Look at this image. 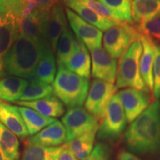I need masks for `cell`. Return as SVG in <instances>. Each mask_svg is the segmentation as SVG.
Masks as SVG:
<instances>
[{
    "instance_id": "cell-1",
    "label": "cell",
    "mask_w": 160,
    "mask_h": 160,
    "mask_svg": "<svg viewBox=\"0 0 160 160\" xmlns=\"http://www.w3.org/2000/svg\"><path fill=\"white\" fill-rule=\"evenodd\" d=\"M51 48L48 39L19 35L4 60V73L31 80L38 64Z\"/></svg>"
},
{
    "instance_id": "cell-2",
    "label": "cell",
    "mask_w": 160,
    "mask_h": 160,
    "mask_svg": "<svg viewBox=\"0 0 160 160\" xmlns=\"http://www.w3.org/2000/svg\"><path fill=\"white\" fill-rule=\"evenodd\" d=\"M128 148L140 154L154 153L160 148V101L156 100L125 131Z\"/></svg>"
},
{
    "instance_id": "cell-3",
    "label": "cell",
    "mask_w": 160,
    "mask_h": 160,
    "mask_svg": "<svg viewBox=\"0 0 160 160\" xmlns=\"http://www.w3.org/2000/svg\"><path fill=\"white\" fill-rule=\"evenodd\" d=\"M25 0H0V79L5 77L4 60L19 36Z\"/></svg>"
},
{
    "instance_id": "cell-4",
    "label": "cell",
    "mask_w": 160,
    "mask_h": 160,
    "mask_svg": "<svg viewBox=\"0 0 160 160\" xmlns=\"http://www.w3.org/2000/svg\"><path fill=\"white\" fill-rule=\"evenodd\" d=\"M53 88L56 97L68 108L81 107L88 93L89 82L60 65L58 66Z\"/></svg>"
},
{
    "instance_id": "cell-5",
    "label": "cell",
    "mask_w": 160,
    "mask_h": 160,
    "mask_svg": "<svg viewBox=\"0 0 160 160\" xmlns=\"http://www.w3.org/2000/svg\"><path fill=\"white\" fill-rule=\"evenodd\" d=\"M142 52V45L141 42L136 41L120 57L116 80V86L118 88L129 87L150 93L139 72V60Z\"/></svg>"
},
{
    "instance_id": "cell-6",
    "label": "cell",
    "mask_w": 160,
    "mask_h": 160,
    "mask_svg": "<svg viewBox=\"0 0 160 160\" xmlns=\"http://www.w3.org/2000/svg\"><path fill=\"white\" fill-rule=\"evenodd\" d=\"M141 33L131 24L121 22L105 31L103 36L105 50L115 59L121 57L129 46L136 41H140Z\"/></svg>"
},
{
    "instance_id": "cell-7",
    "label": "cell",
    "mask_w": 160,
    "mask_h": 160,
    "mask_svg": "<svg viewBox=\"0 0 160 160\" xmlns=\"http://www.w3.org/2000/svg\"><path fill=\"white\" fill-rule=\"evenodd\" d=\"M127 119L118 94L110 102L97 131V137L103 140L113 141L119 139L126 128Z\"/></svg>"
},
{
    "instance_id": "cell-8",
    "label": "cell",
    "mask_w": 160,
    "mask_h": 160,
    "mask_svg": "<svg viewBox=\"0 0 160 160\" xmlns=\"http://www.w3.org/2000/svg\"><path fill=\"white\" fill-rule=\"evenodd\" d=\"M117 90L118 88L114 84L100 79H93L89 87L88 93L85 102L86 111L98 121H101Z\"/></svg>"
},
{
    "instance_id": "cell-9",
    "label": "cell",
    "mask_w": 160,
    "mask_h": 160,
    "mask_svg": "<svg viewBox=\"0 0 160 160\" xmlns=\"http://www.w3.org/2000/svg\"><path fill=\"white\" fill-rule=\"evenodd\" d=\"M98 120L82 107L68 108L62 118V123L66 130L67 139L71 141L88 132L98 131Z\"/></svg>"
},
{
    "instance_id": "cell-10",
    "label": "cell",
    "mask_w": 160,
    "mask_h": 160,
    "mask_svg": "<svg viewBox=\"0 0 160 160\" xmlns=\"http://www.w3.org/2000/svg\"><path fill=\"white\" fill-rule=\"evenodd\" d=\"M66 17L77 38L90 51L102 47V31L91 25L71 9H65Z\"/></svg>"
},
{
    "instance_id": "cell-11",
    "label": "cell",
    "mask_w": 160,
    "mask_h": 160,
    "mask_svg": "<svg viewBox=\"0 0 160 160\" xmlns=\"http://www.w3.org/2000/svg\"><path fill=\"white\" fill-rule=\"evenodd\" d=\"M127 122H133L139 116L148 108L151 99L149 93L135 88H125L119 91Z\"/></svg>"
},
{
    "instance_id": "cell-12",
    "label": "cell",
    "mask_w": 160,
    "mask_h": 160,
    "mask_svg": "<svg viewBox=\"0 0 160 160\" xmlns=\"http://www.w3.org/2000/svg\"><path fill=\"white\" fill-rule=\"evenodd\" d=\"M51 10L40 8L20 19L19 35L33 39H48V25Z\"/></svg>"
},
{
    "instance_id": "cell-13",
    "label": "cell",
    "mask_w": 160,
    "mask_h": 160,
    "mask_svg": "<svg viewBox=\"0 0 160 160\" xmlns=\"http://www.w3.org/2000/svg\"><path fill=\"white\" fill-rule=\"evenodd\" d=\"M91 53L92 77L97 79L114 84L117 73V59L102 47L91 50Z\"/></svg>"
},
{
    "instance_id": "cell-14",
    "label": "cell",
    "mask_w": 160,
    "mask_h": 160,
    "mask_svg": "<svg viewBox=\"0 0 160 160\" xmlns=\"http://www.w3.org/2000/svg\"><path fill=\"white\" fill-rule=\"evenodd\" d=\"M67 139L66 130L61 122L56 120L35 135L30 137L28 141L36 145L46 147H57L65 143Z\"/></svg>"
},
{
    "instance_id": "cell-15",
    "label": "cell",
    "mask_w": 160,
    "mask_h": 160,
    "mask_svg": "<svg viewBox=\"0 0 160 160\" xmlns=\"http://www.w3.org/2000/svg\"><path fill=\"white\" fill-rule=\"evenodd\" d=\"M63 66L80 77L88 79L91 77V61L86 46L77 38L75 49Z\"/></svg>"
},
{
    "instance_id": "cell-16",
    "label": "cell",
    "mask_w": 160,
    "mask_h": 160,
    "mask_svg": "<svg viewBox=\"0 0 160 160\" xmlns=\"http://www.w3.org/2000/svg\"><path fill=\"white\" fill-rule=\"evenodd\" d=\"M63 2L68 8L76 12L82 19L102 31H106L113 26L121 23L99 15L88 6L84 5L80 0H63Z\"/></svg>"
},
{
    "instance_id": "cell-17",
    "label": "cell",
    "mask_w": 160,
    "mask_h": 160,
    "mask_svg": "<svg viewBox=\"0 0 160 160\" xmlns=\"http://www.w3.org/2000/svg\"><path fill=\"white\" fill-rule=\"evenodd\" d=\"M0 122L21 139L30 135L17 106L0 101Z\"/></svg>"
},
{
    "instance_id": "cell-18",
    "label": "cell",
    "mask_w": 160,
    "mask_h": 160,
    "mask_svg": "<svg viewBox=\"0 0 160 160\" xmlns=\"http://www.w3.org/2000/svg\"><path fill=\"white\" fill-rule=\"evenodd\" d=\"M65 10L59 3L55 4L50 11L48 25V41L53 53L57 51V43L60 37L68 27Z\"/></svg>"
},
{
    "instance_id": "cell-19",
    "label": "cell",
    "mask_w": 160,
    "mask_h": 160,
    "mask_svg": "<svg viewBox=\"0 0 160 160\" xmlns=\"http://www.w3.org/2000/svg\"><path fill=\"white\" fill-rule=\"evenodd\" d=\"M16 103L20 106L35 110L40 114L46 117L55 118L62 117L65 111L64 104L54 95L35 101H17Z\"/></svg>"
},
{
    "instance_id": "cell-20",
    "label": "cell",
    "mask_w": 160,
    "mask_h": 160,
    "mask_svg": "<svg viewBox=\"0 0 160 160\" xmlns=\"http://www.w3.org/2000/svg\"><path fill=\"white\" fill-rule=\"evenodd\" d=\"M140 42L142 45V52L139 60L140 75L149 91L153 93V51L151 45V39L141 33Z\"/></svg>"
},
{
    "instance_id": "cell-21",
    "label": "cell",
    "mask_w": 160,
    "mask_h": 160,
    "mask_svg": "<svg viewBox=\"0 0 160 160\" xmlns=\"http://www.w3.org/2000/svg\"><path fill=\"white\" fill-rule=\"evenodd\" d=\"M160 13V0H131L132 19L138 25Z\"/></svg>"
},
{
    "instance_id": "cell-22",
    "label": "cell",
    "mask_w": 160,
    "mask_h": 160,
    "mask_svg": "<svg viewBox=\"0 0 160 160\" xmlns=\"http://www.w3.org/2000/svg\"><path fill=\"white\" fill-rule=\"evenodd\" d=\"M28 82V79L15 76H9L0 79V99L17 102L21 97Z\"/></svg>"
},
{
    "instance_id": "cell-23",
    "label": "cell",
    "mask_w": 160,
    "mask_h": 160,
    "mask_svg": "<svg viewBox=\"0 0 160 160\" xmlns=\"http://www.w3.org/2000/svg\"><path fill=\"white\" fill-rule=\"evenodd\" d=\"M17 108L31 136L35 135L57 120L55 118L44 117L35 110L30 108L21 106L17 107Z\"/></svg>"
},
{
    "instance_id": "cell-24",
    "label": "cell",
    "mask_w": 160,
    "mask_h": 160,
    "mask_svg": "<svg viewBox=\"0 0 160 160\" xmlns=\"http://www.w3.org/2000/svg\"><path fill=\"white\" fill-rule=\"evenodd\" d=\"M57 74V62L51 48L48 49L36 68L33 78L47 84H53Z\"/></svg>"
},
{
    "instance_id": "cell-25",
    "label": "cell",
    "mask_w": 160,
    "mask_h": 160,
    "mask_svg": "<svg viewBox=\"0 0 160 160\" xmlns=\"http://www.w3.org/2000/svg\"><path fill=\"white\" fill-rule=\"evenodd\" d=\"M62 145L57 147H46L25 143L22 160H59Z\"/></svg>"
},
{
    "instance_id": "cell-26",
    "label": "cell",
    "mask_w": 160,
    "mask_h": 160,
    "mask_svg": "<svg viewBox=\"0 0 160 160\" xmlns=\"http://www.w3.org/2000/svg\"><path fill=\"white\" fill-rule=\"evenodd\" d=\"M97 133V131L88 132L65 144L78 159L85 160L94 148L93 145Z\"/></svg>"
},
{
    "instance_id": "cell-27",
    "label": "cell",
    "mask_w": 160,
    "mask_h": 160,
    "mask_svg": "<svg viewBox=\"0 0 160 160\" xmlns=\"http://www.w3.org/2000/svg\"><path fill=\"white\" fill-rule=\"evenodd\" d=\"M53 93V86L36 79L28 80L19 101L31 102L51 97Z\"/></svg>"
},
{
    "instance_id": "cell-28",
    "label": "cell",
    "mask_w": 160,
    "mask_h": 160,
    "mask_svg": "<svg viewBox=\"0 0 160 160\" xmlns=\"http://www.w3.org/2000/svg\"><path fill=\"white\" fill-rule=\"evenodd\" d=\"M0 148L8 160H19V142L17 136L0 122Z\"/></svg>"
},
{
    "instance_id": "cell-29",
    "label": "cell",
    "mask_w": 160,
    "mask_h": 160,
    "mask_svg": "<svg viewBox=\"0 0 160 160\" xmlns=\"http://www.w3.org/2000/svg\"><path fill=\"white\" fill-rule=\"evenodd\" d=\"M77 39L69 28H67L60 37L57 48V63L58 66L63 65L75 49Z\"/></svg>"
},
{
    "instance_id": "cell-30",
    "label": "cell",
    "mask_w": 160,
    "mask_h": 160,
    "mask_svg": "<svg viewBox=\"0 0 160 160\" xmlns=\"http://www.w3.org/2000/svg\"><path fill=\"white\" fill-rule=\"evenodd\" d=\"M117 16L120 22L133 23L131 0H100Z\"/></svg>"
},
{
    "instance_id": "cell-31",
    "label": "cell",
    "mask_w": 160,
    "mask_h": 160,
    "mask_svg": "<svg viewBox=\"0 0 160 160\" xmlns=\"http://www.w3.org/2000/svg\"><path fill=\"white\" fill-rule=\"evenodd\" d=\"M153 51V95L156 99H160V44L151 39Z\"/></svg>"
},
{
    "instance_id": "cell-32",
    "label": "cell",
    "mask_w": 160,
    "mask_h": 160,
    "mask_svg": "<svg viewBox=\"0 0 160 160\" xmlns=\"http://www.w3.org/2000/svg\"><path fill=\"white\" fill-rule=\"evenodd\" d=\"M136 27L140 33L146 37L160 42V13L149 21Z\"/></svg>"
},
{
    "instance_id": "cell-33",
    "label": "cell",
    "mask_w": 160,
    "mask_h": 160,
    "mask_svg": "<svg viewBox=\"0 0 160 160\" xmlns=\"http://www.w3.org/2000/svg\"><path fill=\"white\" fill-rule=\"evenodd\" d=\"M80 1L102 17L120 22L115 13L101 2H98L97 0H80Z\"/></svg>"
},
{
    "instance_id": "cell-34",
    "label": "cell",
    "mask_w": 160,
    "mask_h": 160,
    "mask_svg": "<svg viewBox=\"0 0 160 160\" xmlns=\"http://www.w3.org/2000/svg\"><path fill=\"white\" fill-rule=\"evenodd\" d=\"M111 152L108 146L105 144L99 143L93 148L91 154L85 160H110Z\"/></svg>"
},
{
    "instance_id": "cell-35",
    "label": "cell",
    "mask_w": 160,
    "mask_h": 160,
    "mask_svg": "<svg viewBox=\"0 0 160 160\" xmlns=\"http://www.w3.org/2000/svg\"><path fill=\"white\" fill-rule=\"evenodd\" d=\"M59 160H79L73 153L71 151V149L65 144L62 146V149L60 152L59 156Z\"/></svg>"
},
{
    "instance_id": "cell-36",
    "label": "cell",
    "mask_w": 160,
    "mask_h": 160,
    "mask_svg": "<svg viewBox=\"0 0 160 160\" xmlns=\"http://www.w3.org/2000/svg\"><path fill=\"white\" fill-rule=\"evenodd\" d=\"M117 160H141L131 152L122 150L117 154Z\"/></svg>"
},
{
    "instance_id": "cell-37",
    "label": "cell",
    "mask_w": 160,
    "mask_h": 160,
    "mask_svg": "<svg viewBox=\"0 0 160 160\" xmlns=\"http://www.w3.org/2000/svg\"><path fill=\"white\" fill-rule=\"evenodd\" d=\"M37 4L40 7L51 10L55 4L59 3V0H28Z\"/></svg>"
},
{
    "instance_id": "cell-38",
    "label": "cell",
    "mask_w": 160,
    "mask_h": 160,
    "mask_svg": "<svg viewBox=\"0 0 160 160\" xmlns=\"http://www.w3.org/2000/svg\"><path fill=\"white\" fill-rule=\"evenodd\" d=\"M0 160H8V158L5 157V155L4 154L2 150L1 149V148H0Z\"/></svg>"
}]
</instances>
